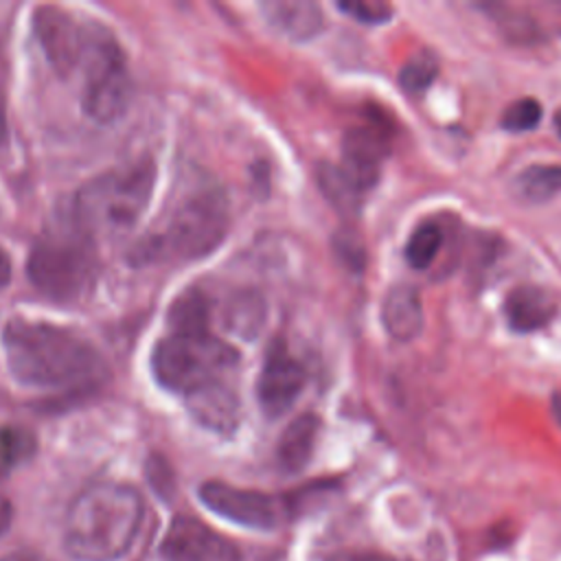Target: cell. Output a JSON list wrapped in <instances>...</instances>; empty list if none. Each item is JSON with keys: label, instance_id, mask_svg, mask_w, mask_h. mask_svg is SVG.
I'll list each match as a JSON object with an SVG mask.
<instances>
[{"label": "cell", "instance_id": "6da1fadb", "mask_svg": "<svg viewBox=\"0 0 561 561\" xmlns=\"http://www.w3.org/2000/svg\"><path fill=\"white\" fill-rule=\"evenodd\" d=\"M11 375L31 388H64L96 379L101 359L79 333L50 322L13 318L2 331Z\"/></svg>", "mask_w": 561, "mask_h": 561}, {"label": "cell", "instance_id": "7a4b0ae2", "mask_svg": "<svg viewBox=\"0 0 561 561\" xmlns=\"http://www.w3.org/2000/svg\"><path fill=\"white\" fill-rule=\"evenodd\" d=\"M145 515L142 495L121 482L81 491L64 519V548L75 561H118L136 541Z\"/></svg>", "mask_w": 561, "mask_h": 561}, {"label": "cell", "instance_id": "3957f363", "mask_svg": "<svg viewBox=\"0 0 561 561\" xmlns=\"http://www.w3.org/2000/svg\"><path fill=\"white\" fill-rule=\"evenodd\" d=\"M156 186V167L140 160L88 180L75 195V228L88 239L129 230L145 213Z\"/></svg>", "mask_w": 561, "mask_h": 561}, {"label": "cell", "instance_id": "277c9868", "mask_svg": "<svg viewBox=\"0 0 561 561\" xmlns=\"http://www.w3.org/2000/svg\"><path fill=\"white\" fill-rule=\"evenodd\" d=\"M230 224L226 195L215 186H202L182 197L158 232L147 234L134 248L136 263L180 259L193 261L210 254L226 237Z\"/></svg>", "mask_w": 561, "mask_h": 561}, {"label": "cell", "instance_id": "5b68a950", "mask_svg": "<svg viewBox=\"0 0 561 561\" xmlns=\"http://www.w3.org/2000/svg\"><path fill=\"white\" fill-rule=\"evenodd\" d=\"M234 346L204 333H169L151 355V370L160 386L184 397L213 386L237 364Z\"/></svg>", "mask_w": 561, "mask_h": 561}, {"label": "cell", "instance_id": "8992f818", "mask_svg": "<svg viewBox=\"0 0 561 561\" xmlns=\"http://www.w3.org/2000/svg\"><path fill=\"white\" fill-rule=\"evenodd\" d=\"M75 75H81V105L96 123L118 121L129 105V75L116 37L99 24H88L85 46Z\"/></svg>", "mask_w": 561, "mask_h": 561}, {"label": "cell", "instance_id": "52a82bcc", "mask_svg": "<svg viewBox=\"0 0 561 561\" xmlns=\"http://www.w3.org/2000/svg\"><path fill=\"white\" fill-rule=\"evenodd\" d=\"M92 239L77 228L70 234H48L28 254V278L33 287L55 302H77L96 280V256Z\"/></svg>", "mask_w": 561, "mask_h": 561}, {"label": "cell", "instance_id": "ba28073f", "mask_svg": "<svg viewBox=\"0 0 561 561\" xmlns=\"http://www.w3.org/2000/svg\"><path fill=\"white\" fill-rule=\"evenodd\" d=\"M199 500L215 515L245 528L272 530L280 522V502L263 491L210 480L199 486Z\"/></svg>", "mask_w": 561, "mask_h": 561}, {"label": "cell", "instance_id": "9c48e42d", "mask_svg": "<svg viewBox=\"0 0 561 561\" xmlns=\"http://www.w3.org/2000/svg\"><path fill=\"white\" fill-rule=\"evenodd\" d=\"M160 554L164 561H241L234 541L191 515H180L169 524Z\"/></svg>", "mask_w": 561, "mask_h": 561}, {"label": "cell", "instance_id": "30bf717a", "mask_svg": "<svg viewBox=\"0 0 561 561\" xmlns=\"http://www.w3.org/2000/svg\"><path fill=\"white\" fill-rule=\"evenodd\" d=\"M85 28L88 24L77 22L59 7H39L33 13L35 37L50 66L61 75H75L85 46Z\"/></svg>", "mask_w": 561, "mask_h": 561}, {"label": "cell", "instance_id": "8fae6325", "mask_svg": "<svg viewBox=\"0 0 561 561\" xmlns=\"http://www.w3.org/2000/svg\"><path fill=\"white\" fill-rule=\"evenodd\" d=\"M305 388V368L294 359L283 342H274L267 351L259 375V403L267 416L285 414Z\"/></svg>", "mask_w": 561, "mask_h": 561}, {"label": "cell", "instance_id": "7c38bea8", "mask_svg": "<svg viewBox=\"0 0 561 561\" xmlns=\"http://www.w3.org/2000/svg\"><path fill=\"white\" fill-rule=\"evenodd\" d=\"M388 138L375 125H355L342 140V171L366 193L381 173Z\"/></svg>", "mask_w": 561, "mask_h": 561}, {"label": "cell", "instance_id": "4fadbf2b", "mask_svg": "<svg viewBox=\"0 0 561 561\" xmlns=\"http://www.w3.org/2000/svg\"><path fill=\"white\" fill-rule=\"evenodd\" d=\"M381 322L390 337L397 342H410L421 335L425 316H423V300L416 287L408 283L392 285L381 305Z\"/></svg>", "mask_w": 561, "mask_h": 561}, {"label": "cell", "instance_id": "5bb4252c", "mask_svg": "<svg viewBox=\"0 0 561 561\" xmlns=\"http://www.w3.org/2000/svg\"><path fill=\"white\" fill-rule=\"evenodd\" d=\"M554 296L539 285H517L506 294V322L517 333H530L546 327L557 316Z\"/></svg>", "mask_w": 561, "mask_h": 561}, {"label": "cell", "instance_id": "9a60e30c", "mask_svg": "<svg viewBox=\"0 0 561 561\" xmlns=\"http://www.w3.org/2000/svg\"><path fill=\"white\" fill-rule=\"evenodd\" d=\"M265 20L285 37L307 42L324 26L322 9L309 0H270L261 4Z\"/></svg>", "mask_w": 561, "mask_h": 561}, {"label": "cell", "instance_id": "2e32d148", "mask_svg": "<svg viewBox=\"0 0 561 561\" xmlns=\"http://www.w3.org/2000/svg\"><path fill=\"white\" fill-rule=\"evenodd\" d=\"M186 399H188L191 414L204 427H208L213 432H221V434H228L237 427L239 401L221 381L206 386V388L188 394Z\"/></svg>", "mask_w": 561, "mask_h": 561}, {"label": "cell", "instance_id": "e0dca14e", "mask_svg": "<svg viewBox=\"0 0 561 561\" xmlns=\"http://www.w3.org/2000/svg\"><path fill=\"white\" fill-rule=\"evenodd\" d=\"M318 434H320V419L316 414H300L298 419H294L278 440L276 456L280 467L289 473L302 471L313 456Z\"/></svg>", "mask_w": 561, "mask_h": 561}, {"label": "cell", "instance_id": "ac0fdd59", "mask_svg": "<svg viewBox=\"0 0 561 561\" xmlns=\"http://www.w3.org/2000/svg\"><path fill=\"white\" fill-rule=\"evenodd\" d=\"M517 193L535 204L548 202L561 193V164H530L515 180Z\"/></svg>", "mask_w": 561, "mask_h": 561}, {"label": "cell", "instance_id": "d6986e66", "mask_svg": "<svg viewBox=\"0 0 561 561\" xmlns=\"http://www.w3.org/2000/svg\"><path fill=\"white\" fill-rule=\"evenodd\" d=\"M169 322L173 333H204L208 331V305L206 298L197 291H186L180 296L171 311Z\"/></svg>", "mask_w": 561, "mask_h": 561}, {"label": "cell", "instance_id": "ffe728a7", "mask_svg": "<svg viewBox=\"0 0 561 561\" xmlns=\"http://www.w3.org/2000/svg\"><path fill=\"white\" fill-rule=\"evenodd\" d=\"M320 186L324 191V195L340 208V210H355L359 206V199L364 195V191L342 171V167L337 164H324L320 167L318 173Z\"/></svg>", "mask_w": 561, "mask_h": 561}, {"label": "cell", "instance_id": "44dd1931", "mask_svg": "<svg viewBox=\"0 0 561 561\" xmlns=\"http://www.w3.org/2000/svg\"><path fill=\"white\" fill-rule=\"evenodd\" d=\"M443 245V230L436 224H421L412 230L405 243V261L414 270L427 267Z\"/></svg>", "mask_w": 561, "mask_h": 561}, {"label": "cell", "instance_id": "7402d4cb", "mask_svg": "<svg viewBox=\"0 0 561 561\" xmlns=\"http://www.w3.org/2000/svg\"><path fill=\"white\" fill-rule=\"evenodd\" d=\"M438 75V61L430 53H414L399 70V83L405 92L425 90Z\"/></svg>", "mask_w": 561, "mask_h": 561}, {"label": "cell", "instance_id": "603a6c76", "mask_svg": "<svg viewBox=\"0 0 561 561\" xmlns=\"http://www.w3.org/2000/svg\"><path fill=\"white\" fill-rule=\"evenodd\" d=\"M35 451V438L31 432L20 427H4L0 432V467L11 469L28 460Z\"/></svg>", "mask_w": 561, "mask_h": 561}, {"label": "cell", "instance_id": "cb8c5ba5", "mask_svg": "<svg viewBox=\"0 0 561 561\" xmlns=\"http://www.w3.org/2000/svg\"><path fill=\"white\" fill-rule=\"evenodd\" d=\"M541 116H543L541 103L533 96H524V99L513 101L504 110L500 123L508 131H530L541 123Z\"/></svg>", "mask_w": 561, "mask_h": 561}, {"label": "cell", "instance_id": "d4e9b609", "mask_svg": "<svg viewBox=\"0 0 561 561\" xmlns=\"http://www.w3.org/2000/svg\"><path fill=\"white\" fill-rule=\"evenodd\" d=\"M228 324L241 335H256L261 322H263V307L256 296H243L234 298L228 309Z\"/></svg>", "mask_w": 561, "mask_h": 561}, {"label": "cell", "instance_id": "484cf974", "mask_svg": "<svg viewBox=\"0 0 561 561\" xmlns=\"http://www.w3.org/2000/svg\"><path fill=\"white\" fill-rule=\"evenodd\" d=\"M337 9L364 24H383L392 18V7L381 0H346L337 2Z\"/></svg>", "mask_w": 561, "mask_h": 561}, {"label": "cell", "instance_id": "4316f807", "mask_svg": "<svg viewBox=\"0 0 561 561\" xmlns=\"http://www.w3.org/2000/svg\"><path fill=\"white\" fill-rule=\"evenodd\" d=\"M0 561H50V559H46L37 552H31V550H15V552L2 557Z\"/></svg>", "mask_w": 561, "mask_h": 561}, {"label": "cell", "instance_id": "83f0119b", "mask_svg": "<svg viewBox=\"0 0 561 561\" xmlns=\"http://www.w3.org/2000/svg\"><path fill=\"white\" fill-rule=\"evenodd\" d=\"M11 515H13L11 502L0 493V535L11 526Z\"/></svg>", "mask_w": 561, "mask_h": 561}, {"label": "cell", "instance_id": "f1b7e54d", "mask_svg": "<svg viewBox=\"0 0 561 561\" xmlns=\"http://www.w3.org/2000/svg\"><path fill=\"white\" fill-rule=\"evenodd\" d=\"M11 280V259L9 254L0 248V289L7 287Z\"/></svg>", "mask_w": 561, "mask_h": 561}, {"label": "cell", "instance_id": "f546056e", "mask_svg": "<svg viewBox=\"0 0 561 561\" xmlns=\"http://www.w3.org/2000/svg\"><path fill=\"white\" fill-rule=\"evenodd\" d=\"M552 412H554L557 423L561 425V392H557V394L552 397Z\"/></svg>", "mask_w": 561, "mask_h": 561}, {"label": "cell", "instance_id": "4dcf8cb0", "mask_svg": "<svg viewBox=\"0 0 561 561\" xmlns=\"http://www.w3.org/2000/svg\"><path fill=\"white\" fill-rule=\"evenodd\" d=\"M552 123H554V129H557V134L561 136V110H557V112H554V118H552Z\"/></svg>", "mask_w": 561, "mask_h": 561}]
</instances>
